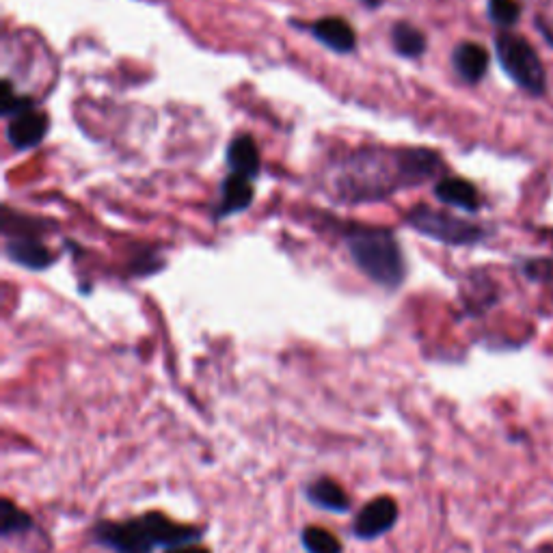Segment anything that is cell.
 <instances>
[{"instance_id":"8","label":"cell","mask_w":553,"mask_h":553,"mask_svg":"<svg viewBox=\"0 0 553 553\" xmlns=\"http://www.w3.org/2000/svg\"><path fill=\"white\" fill-rule=\"evenodd\" d=\"M253 197H255V191L249 178L238 173L227 175L221 186V201L219 206L214 208V219L219 221V219L232 217V214L245 212L253 204Z\"/></svg>"},{"instance_id":"1","label":"cell","mask_w":553,"mask_h":553,"mask_svg":"<svg viewBox=\"0 0 553 553\" xmlns=\"http://www.w3.org/2000/svg\"><path fill=\"white\" fill-rule=\"evenodd\" d=\"M443 160L426 147L411 150H359L350 154L333 175V191L340 201L361 204L381 201L407 186H420L441 173Z\"/></svg>"},{"instance_id":"7","label":"cell","mask_w":553,"mask_h":553,"mask_svg":"<svg viewBox=\"0 0 553 553\" xmlns=\"http://www.w3.org/2000/svg\"><path fill=\"white\" fill-rule=\"evenodd\" d=\"M48 128H50L48 115L37 109H31L9 119L7 141L11 143L13 150L18 152L33 150V147H37L46 139Z\"/></svg>"},{"instance_id":"5","label":"cell","mask_w":553,"mask_h":553,"mask_svg":"<svg viewBox=\"0 0 553 553\" xmlns=\"http://www.w3.org/2000/svg\"><path fill=\"white\" fill-rule=\"evenodd\" d=\"M407 223L426 238H433L448 247H474L487 240L489 229L474 221L454 217L450 212H441L420 204L409 210Z\"/></svg>"},{"instance_id":"2","label":"cell","mask_w":553,"mask_h":553,"mask_svg":"<svg viewBox=\"0 0 553 553\" xmlns=\"http://www.w3.org/2000/svg\"><path fill=\"white\" fill-rule=\"evenodd\" d=\"M204 538L197 525L171 521L163 512H145L126 521L102 519L91 528V541L113 553H154L156 547L173 549L195 545Z\"/></svg>"},{"instance_id":"11","label":"cell","mask_w":553,"mask_h":553,"mask_svg":"<svg viewBox=\"0 0 553 553\" xmlns=\"http://www.w3.org/2000/svg\"><path fill=\"white\" fill-rule=\"evenodd\" d=\"M309 33H312L322 46L337 52V55H348L357 46V35L346 20L342 18H320L312 26H309Z\"/></svg>"},{"instance_id":"14","label":"cell","mask_w":553,"mask_h":553,"mask_svg":"<svg viewBox=\"0 0 553 553\" xmlns=\"http://www.w3.org/2000/svg\"><path fill=\"white\" fill-rule=\"evenodd\" d=\"M227 165L232 173L245 175L249 180H255L260 175V150L258 143L249 134H240L227 147Z\"/></svg>"},{"instance_id":"3","label":"cell","mask_w":553,"mask_h":553,"mask_svg":"<svg viewBox=\"0 0 553 553\" xmlns=\"http://www.w3.org/2000/svg\"><path fill=\"white\" fill-rule=\"evenodd\" d=\"M344 240L359 271L376 286L387 290H398L402 286L407 266H404L398 240L389 229L355 225L346 229Z\"/></svg>"},{"instance_id":"18","label":"cell","mask_w":553,"mask_h":553,"mask_svg":"<svg viewBox=\"0 0 553 553\" xmlns=\"http://www.w3.org/2000/svg\"><path fill=\"white\" fill-rule=\"evenodd\" d=\"M489 20L502 31H510L521 20V5L517 0H487Z\"/></svg>"},{"instance_id":"15","label":"cell","mask_w":553,"mask_h":553,"mask_svg":"<svg viewBox=\"0 0 553 553\" xmlns=\"http://www.w3.org/2000/svg\"><path fill=\"white\" fill-rule=\"evenodd\" d=\"M391 44H394V50L404 59H420L428 48L426 35L411 22L394 24V29H391Z\"/></svg>"},{"instance_id":"21","label":"cell","mask_w":553,"mask_h":553,"mask_svg":"<svg viewBox=\"0 0 553 553\" xmlns=\"http://www.w3.org/2000/svg\"><path fill=\"white\" fill-rule=\"evenodd\" d=\"M165 553H210L208 549L195 545H182V547H173V549H165Z\"/></svg>"},{"instance_id":"4","label":"cell","mask_w":553,"mask_h":553,"mask_svg":"<svg viewBox=\"0 0 553 553\" xmlns=\"http://www.w3.org/2000/svg\"><path fill=\"white\" fill-rule=\"evenodd\" d=\"M495 57L504 74L532 98L547 93V70L528 39L510 31L495 35Z\"/></svg>"},{"instance_id":"6","label":"cell","mask_w":553,"mask_h":553,"mask_svg":"<svg viewBox=\"0 0 553 553\" xmlns=\"http://www.w3.org/2000/svg\"><path fill=\"white\" fill-rule=\"evenodd\" d=\"M400 508L394 497L379 495L359 510L353 521V536L357 541H376L396 528Z\"/></svg>"},{"instance_id":"13","label":"cell","mask_w":553,"mask_h":553,"mask_svg":"<svg viewBox=\"0 0 553 553\" xmlns=\"http://www.w3.org/2000/svg\"><path fill=\"white\" fill-rule=\"evenodd\" d=\"M305 497L307 502L325 510V512H333V515H346L350 510V497L348 493L337 484V480L322 476L312 480L305 487Z\"/></svg>"},{"instance_id":"19","label":"cell","mask_w":553,"mask_h":553,"mask_svg":"<svg viewBox=\"0 0 553 553\" xmlns=\"http://www.w3.org/2000/svg\"><path fill=\"white\" fill-rule=\"evenodd\" d=\"M31 109H35L33 98L18 96V93L13 91L11 80H3V104H0V113L11 119V117H16V115L26 113Z\"/></svg>"},{"instance_id":"20","label":"cell","mask_w":553,"mask_h":553,"mask_svg":"<svg viewBox=\"0 0 553 553\" xmlns=\"http://www.w3.org/2000/svg\"><path fill=\"white\" fill-rule=\"evenodd\" d=\"M521 271L530 281H553V260H523Z\"/></svg>"},{"instance_id":"12","label":"cell","mask_w":553,"mask_h":553,"mask_svg":"<svg viewBox=\"0 0 553 553\" xmlns=\"http://www.w3.org/2000/svg\"><path fill=\"white\" fill-rule=\"evenodd\" d=\"M435 197L441 204L463 210L467 214H476L482 208V199L478 188L465 178H443L435 184Z\"/></svg>"},{"instance_id":"16","label":"cell","mask_w":553,"mask_h":553,"mask_svg":"<svg viewBox=\"0 0 553 553\" xmlns=\"http://www.w3.org/2000/svg\"><path fill=\"white\" fill-rule=\"evenodd\" d=\"M35 530V521L29 512L22 510L18 504H13L9 497H3L0 502V536H22Z\"/></svg>"},{"instance_id":"10","label":"cell","mask_w":553,"mask_h":553,"mask_svg":"<svg viewBox=\"0 0 553 553\" xmlns=\"http://www.w3.org/2000/svg\"><path fill=\"white\" fill-rule=\"evenodd\" d=\"M5 253L11 262L29 268V271H44V268L55 262L50 251L44 247V242L37 236H9Z\"/></svg>"},{"instance_id":"17","label":"cell","mask_w":553,"mask_h":553,"mask_svg":"<svg viewBox=\"0 0 553 553\" xmlns=\"http://www.w3.org/2000/svg\"><path fill=\"white\" fill-rule=\"evenodd\" d=\"M301 543L307 553H342V543L333 532L318 528V525H307L301 532Z\"/></svg>"},{"instance_id":"9","label":"cell","mask_w":553,"mask_h":553,"mask_svg":"<svg viewBox=\"0 0 553 553\" xmlns=\"http://www.w3.org/2000/svg\"><path fill=\"white\" fill-rule=\"evenodd\" d=\"M489 50L476 42H461L452 52V65L465 83L478 85L489 72Z\"/></svg>"}]
</instances>
